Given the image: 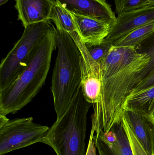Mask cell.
I'll use <instances>...</instances> for the list:
<instances>
[{
  "label": "cell",
  "instance_id": "1",
  "mask_svg": "<svg viewBox=\"0 0 154 155\" xmlns=\"http://www.w3.org/2000/svg\"><path fill=\"white\" fill-rule=\"evenodd\" d=\"M146 54L134 47H117L111 44L100 62L102 83L98 102L93 106L92 127L95 134L108 133L121 123L126 99L135 86L137 75L149 62Z\"/></svg>",
  "mask_w": 154,
  "mask_h": 155
},
{
  "label": "cell",
  "instance_id": "2",
  "mask_svg": "<svg viewBox=\"0 0 154 155\" xmlns=\"http://www.w3.org/2000/svg\"><path fill=\"white\" fill-rule=\"evenodd\" d=\"M56 48V28L53 26L40 43L26 69L8 88L0 92V115L17 113L37 95L45 83Z\"/></svg>",
  "mask_w": 154,
  "mask_h": 155
},
{
  "label": "cell",
  "instance_id": "3",
  "mask_svg": "<svg viewBox=\"0 0 154 155\" xmlns=\"http://www.w3.org/2000/svg\"><path fill=\"white\" fill-rule=\"evenodd\" d=\"M58 54L51 87L57 118L67 111L81 88L80 52L73 38L56 29Z\"/></svg>",
  "mask_w": 154,
  "mask_h": 155
},
{
  "label": "cell",
  "instance_id": "4",
  "mask_svg": "<svg viewBox=\"0 0 154 155\" xmlns=\"http://www.w3.org/2000/svg\"><path fill=\"white\" fill-rule=\"evenodd\" d=\"M91 105L80 88L66 112L49 128L42 143L57 155H86L87 115Z\"/></svg>",
  "mask_w": 154,
  "mask_h": 155
},
{
  "label": "cell",
  "instance_id": "5",
  "mask_svg": "<svg viewBox=\"0 0 154 155\" xmlns=\"http://www.w3.org/2000/svg\"><path fill=\"white\" fill-rule=\"evenodd\" d=\"M53 25L49 21L28 25L0 64V92L9 87L28 66L35 50Z\"/></svg>",
  "mask_w": 154,
  "mask_h": 155
},
{
  "label": "cell",
  "instance_id": "6",
  "mask_svg": "<svg viewBox=\"0 0 154 155\" xmlns=\"http://www.w3.org/2000/svg\"><path fill=\"white\" fill-rule=\"evenodd\" d=\"M49 128L32 117L9 119L0 115V155L43 143Z\"/></svg>",
  "mask_w": 154,
  "mask_h": 155
},
{
  "label": "cell",
  "instance_id": "7",
  "mask_svg": "<svg viewBox=\"0 0 154 155\" xmlns=\"http://www.w3.org/2000/svg\"><path fill=\"white\" fill-rule=\"evenodd\" d=\"M72 38L80 52L82 94L86 100L94 106L100 96L102 83L101 65L91 56L80 35Z\"/></svg>",
  "mask_w": 154,
  "mask_h": 155
},
{
  "label": "cell",
  "instance_id": "8",
  "mask_svg": "<svg viewBox=\"0 0 154 155\" xmlns=\"http://www.w3.org/2000/svg\"><path fill=\"white\" fill-rule=\"evenodd\" d=\"M154 22V6L142 7L118 15L103 43L111 44L132 31Z\"/></svg>",
  "mask_w": 154,
  "mask_h": 155
},
{
  "label": "cell",
  "instance_id": "9",
  "mask_svg": "<svg viewBox=\"0 0 154 155\" xmlns=\"http://www.w3.org/2000/svg\"><path fill=\"white\" fill-rule=\"evenodd\" d=\"M72 14L100 20L110 26L116 20L111 5L106 0H55Z\"/></svg>",
  "mask_w": 154,
  "mask_h": 155
},
{
  "label": "cell",
  "instance_id": "10",
  "mask_svg": "<svg viewBox=\"0 0 154 155\" xmlns=\"http://www.w3.org/2000/svg\"><path fill=\"white\" fill-rule=\"evenodd\" d=\"M93 139L99 155H134L122 122L108 133L94 134Z\"/></svg>",
  "mask_w": 154,
  "mask_h": 155
},
{
  "label": "cell",
  "instance_id": "11",
  "mask_svg": "<svg viewBox=\"0 0 154 155\" xmlns=\"http://www.w3.org/2000/svg\"><path fill=\"white\" fill-rule=\"evenodd\" d=\"M18 20L23 26L49 21L55 0H15Z\"/></svg>",
  "mask_w": 154,
  "mask_h": 155
},
{
  "label": "cell",
  "instance_id": "12",
  "mask_svg": "<svg viewBox=\"0 0 154 155\" xmlns=\"http://www.w3.org/2000/svg\"><path fill=\"white\" fill-rule=\"evenodd\" d=\"M80 35L86 46L103 43L109 33L110 25L100 20L72 14Z\"/></svg>",
  "mask_w": 154,
  "mask_h": 155
},
{
  "label": "cell",
  "instance_id": "13",
  "mask_svg": "<svg viewBox=\"0 0 154 155\" xmlns=\"http://www.w3.org/2000/svg\"><path fill=\"white\" fill-rule=\"evenodd\" d=\"M124 116L137 138L149 155H154L151 134L152 124L144 113L131 109H126Z\"/></svg>",
  "mask_w": 154,
  "mask_h": 155
},
{
  "label": "cell",
  "instance_id": "14",
  "mask_svg": "<svg viewBox=\"0 0 154 155\" xmlns=\"http://www.w3.org/2000/svg\"><path fill=\"white\" fill-rule=\"evenodd\" d=\"M154 107V85L139 90H132L126 99L125 111L131 109L146 115Z\"/></svg>",
  "mask_w": 154,
  "mask_h": 155
},
{
  "label": "cell",
  "instance_id": "15",
  "mask_svg": "<svg viewBox=\"0 0 154 155\" xmlns=\"http://www.w3.org/2000/svg\"><path fill=\"white\" fill-rule=\"evenodd\" d=\"M49 20L53 21L56 25V29L67 32L72 38L80 35L72 14L67 11L57 1H55L54 2L50 15Z\"/></svg>",
  "mask_w": 154,
  "mask_h": 155
},
{
  "label": "cell",
  "instance_id": "16",
  "mask_svg": "<svg viewBox=\"0 0 154 155\" xmlns=\"http://www.w3.org/2000/svg\"><path fill=\"white\" fill-rule=\"evenodd\" d=\"M154 31V22L137 28L113 42L117 47H136Z\"/></svg>",
  "mask_w": 154,
  "mask_h": 155
},
{
  "label": "cell",
  "instance_id": "17",
  "mask_svg": "<svg viewBox=\"0 0 154 155\" xmlns=\"http://www.w3.org/2000/svg\"><path fill=\"white\" fill-rule=\"evenodd\" d=\"M136 49L139 52L146 54L150 57V60L145 68L136 78L135 86L141 80L154 72V31L137 46Z\"/></svg>",
  "mask_w": 154,
  "mask_h": 155
},
{
  "label": "cell",
  "instance_id": "18",
  "mask_svg": "<svg viewBox=\"0 0 154 155\" xmlns=\"http://www.w3.org/2000/svg\"><path fill=\"white\" fill-rule=\"evenodd\" d=\"M122 122L129 139L134 155H149L135 135L128 124V121L124 115Z\"/></svg>",
  "mask_w": 154,
  "mask_h": 155
},
{
  "label": "cell",
  "instance_id": "19",
  "mask_svg": "<svg viewBox=\"0 0 154 155\" xmlns=\"http://www.w3.org/2000/svg\"><path fill=\"white\" fill-rule=\"evenodd\" d=\"M148 0H114L118 15L144 7Z\"/></svg>",
  "mask_w": 154,
  "mask_h": 155
},
{
  "label": "cell",
  "instance_id": "20",
  "mask_svg": "<svg viewBox=\"0 0 154 155\" xmlns=\"http://www.w3.org/2000/svg\"><path fill=\"white\" fill-rule=\"evenodd\" d=\"M110 45L103 43L100 45L86 47L93 59L99 63L105 58Z\"/></svg>",
  "mask_w": 154,
  "mask_h": 155
},
{
  "label": "cell",
  "instance_id": "21",
  "mask_svg": "<svg viewBox=\"0 0 154 155\" xmlns=\"http://www.w3.org/2000/svg\"><path fill=\"white\" fill-rule=\"evenodd\" d=\"M154 85V72L141 80L135 85L131 91L139 90Z\"/></svg>",
  "mask_w": 154,
  "mask_h": 155
},
{
  "label": "cell",
  "instance_id": "22",
  "mask_svg": "<svg viewBox=\"0 0 154 155\" xmlns=\"http://www.w3.org/2000/svg\"><path fill=\"white\" fill-rule=\"evenodd\" d=\"M86 155H97L96 148L93 140V136L90 135L89 141L88 146L87 149Z\"/></svg>",
  "mask_w": 154,
  "mask_h": 155
},
{
  "label": "cell",
  "instance_id": "23",
  "mask_svg": "<svg viewBox=\"0 0 154 155\" xmlns=\"http://www.w3.org/2000/svg\"><path fill=\"white\" fill-rule=\"evenodd\" d=\"M147 118L152 125H154V107L147 114Z\"/></svg>",
  "mask_w": 154,
  "mask_h": 155
},
{
  "label": "cell",
  "instance_id": "24",
  "mask_svg": "<svg viewBox=\"0 0 154 155\" xmlns=\"http://www.w3.org/2000/svg\"><path fill=\"white\" fill-rule=\"evenodd\" d=\"M152 145L153 151L154 155V125H152V134H151Z\"/></svg>",
  "mask_w": 154,
  "mask_h": 155
},
{
  "label": "cell",
  "instance_id": "25",
  "mask_svg": "<svg viewBox=\"0 0 154 155\" xmlns=\"http://www.w3.org/2000/svg\"><path fill=\"white\" fill-rule=\"evenodd\" d=\"M152 6H154V0H148L144 7Z\"/></svg>",
  "mask_w": 154,
  "mask_h": 155
},
{
  "label": "cell",
  "instance_id": "26",
  "mask_svg": "<svg viewBox=\"0 0 154 155\" xmlns=\"http://www.w3.org/2000/svg\"><path fill=\"white\" fill-rule=\"evenodd\" d=\"M9 0H0V6L6 3Z\"/></svg>",
  "mask_w": 154,
  "mask_h": 155
}]
</instances>
